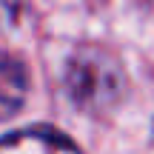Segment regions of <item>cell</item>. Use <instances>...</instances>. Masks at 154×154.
I'll use <instances>...</instances> for the list:
<instances>
[{
	"instance_id": "cell-1",
	"label": "cell",
	"mask_w": 154,
	"mask_h": 154,
	"mask_svg": "<svg viewBox=\"0 0 154 154\" xmlns=\"http://www.w3.org/2000/svg\"><path fill=\"white\" fill-rule=\"evenodd\" d=\"M63 80H66L69 97L86 111L111 109L126 88V74L117 57H111L97 46L77 49L66 63Z\"/></svg>"
},
{
	"instance_id": "cell-2",
	"label": "cell",
	"mask_w": 154,
	"mask_h": 154,
	"mask_svg": "<svg viewBox=\"0 0 154 154\" xmlns=\"http://www.w3.org/2000/svg\"><path fill=\"white\" fill-rule=\"evenodd\" d=\"M0 154H80L72 140L49 128H29L0 140Z\"/></svg>"
},
{
	"instance_id": "cell-3",
	"label": "cell",
	"mask_w": 154,
	"mask_h": 154,
	"mask_svg": "<svg viewBox=\"0 0 154 154\" xmlns=\"http://www.w3.org/2000/svg\"><path fill=\"white\" fill-rule=\"evenodd\" d=\"M29 94V69L20 57L0 54V120H9L23 109Z\"/></svg>"
},
{
	"instance_id": "cell-4",
	"label": "cell",
	"mask_w": 154,
	"mask_h": 154,
	"mask_svg": "<svg viewBox=\"0 0 154 154\" xmlns=\"http://www.w3.org/2000/svg\"><path fill=\"white\" fill-rule=\"evenodd\" d=\"M17 9H20V0H0V32L14 23Z\"/></svg>"
}]
</instances>
